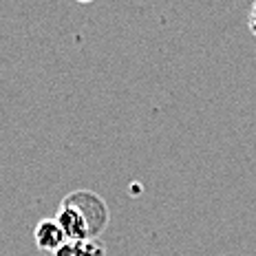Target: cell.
Instances as JSON below:
<instances>
[{"instance_id":"277c9868","label":"cell","mask_w":256,"mask_h":256,"mask_svg":"<svg viewBox=\"0 0 256 256\" xmlns=\"http://www.w3.org/2000/svg\"><path fill=\"white\" fill-rule=\"evenodd\" d=\"M248 26L250 31H252V36L256 38V2L252 4V9H250V18H248Z\"/></svg>"},{"instance_id":"6da1fadb","label":"cell","mask_w":256,"mask_h":256,"mask_svg":"<svg viewBox=\"0 0 256 256\" xmlns=\"http://www.w3.org/2000/svg\"><path fill=\"white\" fill-rule=\"evenodd\" d=\"M64 199L68 204H73L84 214L93 238H98L102 230H106V226H108V208H106L104 199L100 194H95L90 190H76L71 194H66Z\"/></svg>"},{"instance_id":"7a4b0ae2","label":"cell","mask_w":256,"mask_h":256,"mask_svg":"<svg viewBox=\"0 0 256 256\" xmlns=\"http://www.w3.org/2000/svg\"><path fill=\"white\" fill-rule=\"evenodd\" d=\"M34 241L38 245V250L49 252L53 256L66 243V236H64L60 223L53 216V218H42V221H38V226H36V230H34Z\"/></svg>"},{"instance_id":"3957f363","label":"cell","mask_w":256,"mask_h":256,"mask_svg":"<svg viewBox=\"0 0 256 256\" xmlns=\"http://www.w3.org/2000/svg\"><path fill=\"white\" fill-rule=\"evenodd\" d=\"M53 256H104V245L98 238H90V241H66Z\"/></svg>"}]
</instances>
